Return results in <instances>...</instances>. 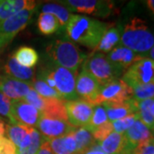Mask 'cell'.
<instances>
[{
	"instance_id": "32",
	"label": "cell",
	"mask_w": 154,
	"mask_h": 154,
	"mask_svg": "<svg viewBox=\"0 0 154 154\" xmlns=\"http://www.w3.org/2000/svg\"><path fill=\"white\" fill-rule=\"evenodd\" d=\"M138 119H139L138 116L135 113V114L128 116L124 118H122L120 120L111 122L113 130L114 132L118 133V134H124L128 128H130L133 126V124Z\"/></svg>"
},
{
	"instance_id": "10",
	"label": "cell",
	"mask_w": 154,
	"mask_h": 154,
	"mask_svg": "<svg viewBox=\"0 0 154 154\" xmlns=\"http://www.w3.org/2000/svg\"><path fill=\"white\" fill-rule=\"evenodd\" d=\"M11 124H22L24 126L37 127L41 113L33 105L23 99L11 100Z\"/></svg>"
},
{
	"instance_id": "21",
	"label": "cell",
	"mask_w": 154,
	"mask_h": 154,
	"mask_svg": "<svg viewBox=\"0 0 154 154\" xmlns=\"http://www.w3.org/2000/svg\"><path fill=\"white\" fill-rule=\"evenodd\" d=\"M121 38V26H111L108 28L98 45L94 50V52H99L102 54H108L115 47L120 45Z\"/></svg>"
},
{
	"instance_id": "22",
	"label": "cell",
	"mask_w": 154,
	"mask_h": 154,
	"mask_svg": "<svg viewBox=\"0 0 154 154\" xmlns=\"http://www.w3.org/2000/svg\"><path fill=\"white\" fill-rule=\"evenodd\" d=\"M5 71L7 76L18 81L32 83L34 78V71L30 68L22 66L13 57H10L5 65Z\"/></svg>"
},
{
	"instance_id": "3",
	"label": "cell",
	"mask_w": 154,
	"mask_h": 154,
	"mask_svg": "<svg viewBox=\"0 0 154 154\" xmlns=\"http://www.w3.org/2000/svg\"><path fill=\"white\" fill-rule=\"evenodd\" d=\"M77 72L57 66L52 63L42 68L38 78L56 90L65 101L79 99L75 92Z\"/></svg>"
},
{
	"instance_id": "41",
	"label": "cell",
	"mask_w": 154,
	"mask_h": 154,
	"mask_svg": "<svg viewBox=\"0 0 154 154\" xmlns=\"http://www.w3.org/2000/svg\"><path fill=\"white\" fill-rule=\"evenodd\" d=\"M143 57H147V58H150V59H152L154 60V46L152 48V49L149 51L148 52L145 53L142 55Z\"/></svg>"
},
{
	"instance_id": "43",
	"label": "cell",
	"mask_w": 154,
	"mask_h": 154,
	"mask_svg": "<svg viewBox=\"0 0 154 154\" xmlns=\"http://www.w3.org/2000/svg\"><path fill=\"white\" fill-rule=\"evenodd\" d=\"M151 112H152V114L154 116V103L152 105V107H151Z\"/></svg>"
},
{
	"instance_id": "28",
	"label": "cell",
	"mask_w": 154,
	"mask_h": 154,
	"mask_svg": "<svg viewBox=\"0 0 154 154\" xmlns=\"http://www.w3.org/2000/svg\"><path fill=\"white\" fill-rule=\"evenodd\" d=\"M107 122H109V120H108L106 110H105L104 105H95L94 107V112H93L92 117L90 119V122L84 128L88 129V131L92 133L97 128L105 124Z\"/></svg>"
},
{
	"instance_id": "14",
	"label": "cell",
	"mask_w": 154,
	"mask_h": 154,
	"mask_svg": "<svg viewBox=\"0 0 154 154\" xmlns=\"http://www.w3.org/2000/svg\"><path fill=\"white\" fill-rule=\"evenodd\" d=\"M32 88V83L13 79L11 77L1 76L0 90L11 100L24 99Z\"/></svg>"
},
{
	"instance_id": "33",
	"label": "cell",
	"mask_w": 154,
	"mask_h": 154,
	"mask_svg": "<svg viewBox=\"0 0 154 154\" xmlns=\"http://www.w3.org/2000/svg\"><path fill=\"white\" fill-rule=\"evenodd\" d=\"M22 99L25 100L29 105H33L40 113L44 110L45 106V98L40 96L33 88H31L28 94Z\"/></svg>"
},
{
	"instance_id": "12",
	"label": "cell",
	"mask_w": 154,
	"mask_h": 154,
	"mask_svg": "<svg viewBox=\"0 0 154 154\" xmlns=\"http://www.w3.org/2000/svg\"><path fill=\"white\" fill-rule=\"evenodd\" d=\"M68 120L75 128H85L90 122L94 112V105L83 99L66 101Z\"/></svg>"
},
{
	"instance_id": "37",
	"label": "cell",
	"mask_w": 154,
	"mask_h": 154,
	"mask_svg": "<svg viewBox=\"0 0 154 154\" xmlns=\"http://www.w3.org/2000/svg\"><path fill=\"white\" fill-rule=\"evenodd\" d=\"M0 154H17V147L8 138H0Z\"/></svg>"
},
{
	"instance_id": "6",
	"label": "cell",
	"mask_w": 154,
	"mask_h": 154,
	"mask_svg": "<svg viewBox=\"0 0 154 154\" xmlns=\"http://www.w3.org/2000/svg\"><path fill=\"white\" fill-rule=\"evenodd\" d=\"M122 80L129 88L154 82V60L144 57L134 63L122 75Z\"/></svg>"
},
{
	"instance_id": "30",
	"label": "cell",
	"mask_w": 154,
	"mask_h": 154,
	"mask_svg": "<svg viewBox=\"0 0 154 154\" xmlns=\"http://www.w3.org/2000/svg\"><path fill=\"white\" fill-rule=\"evenodd\" d=\"M32 88L43 98L63 99L56 90L51 88L44 81L40 80L38 77L33 80V82H32Z\"/></svg>"
},
{
	"instance_id": "31",
	"label": "cell",
	"mask_w": 154,
	"mask_h": 154,
	"mask_svg": "<svg viewBox=\"0 0 154 154\" xmlns=\"http://www.w3.org/2000/svg\"><path fill=\"white\" fill-rule=\"evenodd\" d=\"M132 99L136 101L154 99V82L133 88Z\"/></svg>"
},
{
	"instance_id": "36",
	"label": "cell",
	"mask_w": 154,
	"mask_h": 154,
	"mask_svg": "<svg viewBox=\"0 0 154 154\" xmlns=\"http://www.w3.org/2000/svg\"><path fill=\"white\" fill-rule=\"evenodd\" d=\"M11 100L7 98L0 90V115L8 117L11 120Z\"/></svg>"
},
{
	"instance_id": "26",
	"label": "cell",
	"mask_w": 154,
	"mask_h": 154,
	"mask_svg": "<svg viewBox=\"0 0 154 154\" xmlns=\"http://www.w3.org/2000/svg\"><path fill=\"white\" fill-rule=\"evenodd\" d=\"M42 13L53 15L58 20L60 28L66 27L67 23L71 17L70 12L66 7L55 3H48L43 5Z\"/></svg>"
},
{
	"instance_id": "17",
	"label": "cell",
	"mask_w": 154,
	"mask_h": 154,
	"mask_svg": "<svg viewBox=\"0 0 154 154\" xmlns=\"http://www.w3.org/2000/svg\"><path fill=\"white\" fill-rule=\"evenodd\" d=\"M102 105L106 110L109 122L117 121L137 112L136 100L134 99L118 103H104Z\"/></svg>"
},
{
	"instance_id": "35",
	"label": "cell",
	"mask_w": 154,
	"mask_h": 154,
	"mask_svg": "<svg viewBox=\"0 0 154 154\" xmlns=\"http://www.w3.org/2000/svg\"><path fill=\"white\" fill-rule=\"evenodd\" d=\"M132 154H154V137L135 146Z\"/></svg>"
},
{
	"instance_id": "9",
	"label": "cell",
	"mask_w": 154,
	"mask_h": 154,
	"mask_svg": "<svg viewBox=\"0 0 154 154\" xmlns=\"http://www.w3.org/2000/svg\"><path fill=\"white\" fill-rule=\"evenodd\" d=\"M69 11L92 15L102 18L110 17L114 11V4L110 1L97 0H67L61 1Z\"/></svg>"
},
{
	"instance_id": "38",
	"label": "cell",
	"mask_w": 154,
	"mask_h": 154,
	"mask_svg": "<svg viewBox=\"0 0 154 154\" xmlns=\"http://www.w3.org/2000/svg\"><path fill=\"white\" fill-rule=\"evenodd\" d=\"M36 154H53L52 151H51V148L50 146L49 140L45 139L44 141L42 142L40 147L38 149V152Z\"/></svg>"
},
{
	"instance_id": "1",
	"label": "cell",
	"mask_w": 154,
	"mask_h": 154,
	"mask_svg": "<svg viewBox=\"0 0 154 154\" xmlns=\"http://www.w3.org/2000/svg\"><path fill=\"white\" fill-rule=\"evenodd\" d=\"M110 23L82 15H71L66 25L68 37L78 44L94 50L105 31L111 27Z\"/></svg>"
},
{
	"instance_id": "29",
	"label": "cell",
	"mask_w": 154,
	"mask_h": 154,
	"mask_svg": "<svg viewBox=\"0 0 154 154\" xmlns=\"http://www.w3.org/2000/svg\"><path fill=\"white\" fill-rule=\"evenodd\" d=\"M30 143L27 147L17 150V154H36L45 138L38 132L36 128H33L30 131Z\"/></svg>"
},
{
	"instance_id": "11",
	"label": "cell",
	"mask_w": 154,
	"mask_h": 154,
	"mask_svg": "<svg viewBox=\"0 0 154 154\" xmlns=\"http://www.w3.org/2000/svg\"><path fill=\"white\" fill-rule=\"evenodd\" d=\"M36 128L38 129V132L41 133V134L47 140L64 136L76 128L67 120L43 115L40 116Z\"/></svg>"
},
{
	"instance_id": "27",
	"label": "cell",
	"mask_w": 154,
	"mask_h": 154,
	"mask_svg": "<svg viewBox=\"0 0 154 154\" xmlns=\"http://www.w3.org/2000/svg\"><path fill=\"white\" fill-rule=\"evenodd\" d=\"M60 28L58 20L53 15L40 13L38 19V28L44 35H51L56 33Z\"/></svg>"
},
{
	"instance_id": "5",
	"label": "cell",
	"mask_w": 154,
	"mask_h": 154,
	"mask_svg": "<svg viewBox=\"0 0 154 154\" xmlns=\"http://www.w3.org/2000/svg\"><path fill=\"white\" fill-rule=\"evenodd\" d=\"M82 69L93 75L101 86L120 79L124 74L122 69L110 63L105 54L99 52H93L83 63Z\"/></svg>"
},
{
	"instance_id": "13",
	"label": "cell",
	"mask_w": 154,
	"mask_h": 154,
	"mask_svg": "<svg viewBox=\"0 0 154 154\" xmlns=\"http://www.w3.org/2000/svg\"><path fill=\"white\" fill-rule=\"evenodd\" d=\"M100 88L101 85L99 82L88 71L82 69V71L77 75L75 82V92L79 99L93 105Z\"/></svg>"
},
{
	"instance_id": "16",
	"label": "cell",
	"mask_w": 154,
	"mask_h": 154,
	"mask_svg": "<svg viewBox=\"0 0 154 154\" xmlns=\"http://www.w3.org/2000/svg\"><path fill=\"white\" fill-rule=\"evenodd\" d=\"M99 145L107 154H132L134 149L128 142L123 134L116 132L111 133Z\"/></svg>"
},
{
	"instance_id": "40",
	"label": "cell",
	"mask_w": 154,
	"mask_h": 154,
	"mask_svg": "<svg viewBox=\"0 0 154 154\" xmlns=\"http://www.w3.org/2000/svg\"><path fill=\"white\" fill-rule=\"evenodd\" d=\"M144 3L146 6L148 11L150 12V14L152 15V17L154 19V0H146Z\"/></svg>"
},
{
	"instance_id": "19",
	"label": "cell",
	"mask_w": 154,
	"mask_h": 154,
	"mask_svg": "<svg viewBox=\"0 0 154 154\" xmlns=\"http://www.w3.org/2000/svg\"><path fill=\"white\" fill-rule=\"evenodd\" d=\"M33 128L22 124H8L5 126V133L8 139L17 147V150L24 149L30 143V131Z\"/></svg>"
},
{
	"instance_id": "7",
	"label": "cell",
	"mask_w": 154,
	"mask_h": 154,
	"mask_svg": "<svg viewBox=\"0 0 154 154\" xmlns=\"http://www.w3.org/2000/svg\"><path fill=\"white\" fill-rule=\"evenodd\" d=\"M33 12L34 10H24L0 22V51L5 48L17 33L26 28Z\"/></svg>"
},
{
	"instance_id": "18",
	"label": "cell",
	"mask_w": 154,
	"mask_h": 154,
	"mask_svg": "<svg viewBox=\"0 0 154 154\" xmlns=\"http://www.w3.org/2000/svg\"><path fill=\"white\" fill-rule=\"evenodd\" d=\"M33 0H3L0 1V22L15 16L24 10H34Z\"/></svg>"
},
{
	"instance_id": "25",
	"label": "cell",
	"mask_w": 154,
	"mask_h": 154,
	"mask_svg": "<svg viewBox=\"0 0 154 154\" xmlns=\"http://www.w3.org/2000/svg\"><path fill=\"white\" fill-rule=\"evenodd\" d=\"M74 135L76 142V154L84 153L96 144L92 133L84 128H76Z\"/></svg>"
},
{
	"instance_id": "2",
	"label": "cell",
	"mask_w": 154,
	"mask_h": 154,
	"mask_svg": "<svg viewBox=\"0 0 154 154\" xmlns=\"http://www.w3.org/2000/svg\"><path fill=\"white\" fill-rule=\"evenodd\" d=\"M121 26L120 45L143 55L154 46V29L139 17H129Z\"/></svg>"
},
{
	"instance_id": "15",
	"label": "cell",
	"mask_w": 154,
	"mask_h": 154,
	"mask_svg": "<svg viewBox=\"0 0 154 154\" xmlns=\"http://www.w3.org/2000/svg\"><path fill=\"white\" fill-rule=\"evenodd\" d=\"M106 57L110 63L120 68L124 72L129 67L132 66L134 63L144 58L142 55L135 53L134 51L122 46L121 45L115 47L107 54Z\"/></svg>"
},
{
	"instance_id": "34",
	"label": "cell",
	"mask_w": 154,
	"mask_h": 154,
	"mask_svg": "<svg viewBox=\"0 0 154 154\" xmlns=\"http://www.w3.org/2000/svg\"><path fill=\"white\" fill-rule=\"evenodd\" d=\"M112 132H114V130H113L111 122H107L105 124L99 126L95 130H94L92 132V134H93V137H94V140L96 141V143L100 144Z\"/></svg>"
},
{
	"instance_id": "39",
	"label": "cell",
	"mask_w": 154,
	"mask_h": 154,
	"mask_svg": "<svg viewBox=\"0 0 154 154\" xmlns=\"http://www.w3.org/2000/svg\"><path fill=\"white\" fill-rule=\"evenodd\" d=\"M82 154H107L106 152H105L101 147L99 146V144L96 143L94 144V146L91 147L90 149H88L87 152H85L84 153Z\"/></svg>"
},
{
	"instance_id": "8",
	"label": "cell",
	"mask_w": 154,
	"mask_h": 154,
	"mask_svg": "<svg viewBox=\"0 0 154 154\" xmlns=\"http://www.w3.org/2000/svg\"><path fill=\"white\" fill-rule=\"evenodd\" d=\"M131 99L132 88H129L122 79H117L101 86L93 105L95 106L104 103H118Z\"/></svg>"
},
{
	"instance_id": "23",
	"label": "cell",
	"mask_w": 154,
	"mask_h": 154,
	"mask_svg": "<svg viewBox=\"0 0 154 154\" xmlns=\"http://www.w3.org/2000/svg\"><path fill=\"white\" fill-rule=\"evenodd\" d=\"M74 131L64 136L49 140L50 146L53 154H76V142Z\"/></svg>"
},
{
	"instance_id": "24",
	"label": "cell",
	"mask_w": 154,
	"mask_h": 154,
	"mask_svg": "<svg viewBox=\"0 0 154 154\" xmlns=\"http://www.w3.org/2000/svg\"><path fill=\"white\" fill-rule=\"evenodd\" d=\"M12 57L22 66L32 69L38 63V55L35 50L30 46H21L13 53Z\"/></svg>"
},
{
	"instance_id": "20",
	"label": "cell",
	"mask_w": 154,
	"mask_h": 154,
	"mask_svg": "<svg viewBox=\"0 0 154 154\" xmlns=\"http://www.w3.org/2000/svg\"><path fill=\"white\" fill-rule=\"evenodd\" d=\"M123 134L125 135L128 142L134 148L138 145L154 137V133L139 119L136 120L133 126L128 128Z\"/></svg>"
},
{
	"instance_id": "44",
	"label": "cell",
	"mask_w": 154,
	"mask_h": 154,
	"mask_svg": "<svg viewBox=\"0 0 154 154\" xmlns=\"http://www.w3.org/2000/svg\"><path fill=\"white\" fill-rule=\"evenodd\" d=\"M0 80H1V76H0Z\"/></svg>"
},
{
	"instance_id": "4",
	"label": "cell",
	"mask_w": 154,
	"mask_h": 154,
	"mask_svg": "<svg viewBox=\"0 0 154 154\" xmlns=\"http://www.w3.org/2000/svg\"><path fill=\"white\" fill-rule=\"evenodd\" d=\"M51 63L77 72L79 67L88 58V56L73 42L57 39L46 48Z\"/></svg>"
},
{
	"instance_id": "42",
	"label": "cell",
	"mask_w": 154,
	"mask_h": 154,
	"mask_svg": "<svg viewBox=\"0 0 154 154\" xmlns=\"http://www.w3.org/2000/svg\"><path fill=\"white\" fill-rule=\"evenodd\" d=\"M5 134V123L0 120V138L4 137Z\"/></svg>"
}]
</instances>
